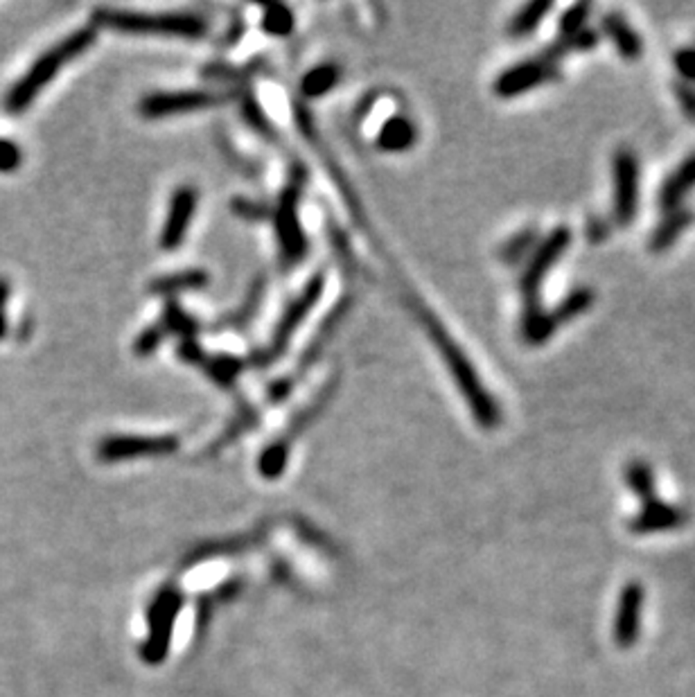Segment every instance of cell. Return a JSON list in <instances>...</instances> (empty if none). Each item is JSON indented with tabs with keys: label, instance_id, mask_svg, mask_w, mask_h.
I'll use <instances>...</instances> for the list:
<instances>
[{
	"label": "cell",
	"instance_id": "obj_25",
	"mask_svg": "<svg viewBox=\"0 0 695 697\" xmlns=\"http://www.w3.org/2000/svg\"><path fill=\"white\" fill-rule=\"evenodd\" d=\"M339 80V68L334 64H323V66L314 68L312 73H307L305 80H303L301 90L307 98H321V95L328 93Z\"/></svg>",
	"mask_w": 695,
	"mask_h": 697
},
{
	"label": "cell",
	"instance_id": "obj_37",
	"mask_svg": "<svg viewBox=\"0 0 695 697\" xmlns=\"http://www.w3.org/2000/svg\"><path fill=\"white\" fill-rule=\"evenodd\" d=\"M610 235V226H607L605 219H601V217H592V219L588 221V237L589 242H603V239Z\"/></svg>",
	"mask_w": 695,
	"mask_h": 697
},
{
	"label": "cell",
	"instance_id": "obj_34",
	"mask_svg": "<svg viewBox=\"0 0 695 697\" xmlns=\"http://www.w3.org/2000/svg\"><path fill=\"white\" fill-rule=\"evenodd\" d=\"M167 337V332H165V328L160 323L151 325V328H147L145 332L138 337L136 341V355L145 357V355H151V352L156 350V348L160 346V341Z\"/></svg>",
	"mask_w": 695,
	"mask_h": 697
},
{
	"label": "cell",
	"instance_id": "obj_13",
	"mask_svg": "<svg viewBox=\"0 0 695 697\" xmlns=\"http://www.w3.org/2000/svg\"><path fill=\"white\" fill-rule=\"evenodd\" d=\"M194 208H197V190L190 185L179 187L174 193L172 203H169L167 221H165L163 233H160V246L165 251H174L185 242V233L193 224Z\"/></svg>",
	"mask_w": 695,
	"mask_h": 697
},
{
	"label": "cell",
	"instance_id": "obj_2",
	"mask_svg": "<svg viewBox=\"0 0 695 697\" xmlns=\"http://www.w3.org/2000/svg\"><path fill=\"white\" fill-rule=\"evenodd\" d=\"M95 43V30L93 28H82L77 32L68 34L64 41H59L56 46H52L50 50L43 52L37 61H34L30 71L16 82L10 89L5 98V107L12 116H19L25 108L32 104V99L50 84L56 77V73L62 71L66 64H71L73 59L82 55L84 50H89Z\"/></svg>",
	"mask_w": 695,
	"mask_h": 697
},
{
	"label": "cell",
	"instance_id": "obj_23",
	"mask_svg": "<svg viewBox=\"0 0 695 697\" xmlns=\"http://www.w3.org/2000/svg\"><path fill=\"white\" fill-rule=\"evenodd\" d=\"M551 7L553 5H551L549 0H536V3H528V5L521 7V10L515 14V19L511 21V25H508L511 37L519 39L524 37V34L533 32V30L542 23V19L549 14Z\"/></svg>",
	"mask_w": 695,
	"mask_h": 697
},
{
	"label": "cell",
	"instance_id": "obj_15",
	"mask_svg": "<svg viewBox=\"0 0 695 697\" xmlns=\"http://www.w3.org/2000/svg\"><path fill=\"white\" fill-rule=\"evenodd\" d=\"M179 355L184 357L188 364H194L199 366V368H203V373H206L212 382H217L219 386H233V382H236V377L242 370L240 359H236V357H226V355H219V357L206 355V352H203L193 339L181 343Z\"/></svg>",
	"mask_w": 695,
	"mask_h": 697
},
{
	"label": "cell",
	"instance_id": "obj_6",
	"mask_svg": "<svg viewBox=\"0 0 695 697\" xmlns=\"http://www.w3.org/2000/svg\"><path fill=\"white\" fill-rule=\"evenodd\" d=\"M614 174V221L630 226L639 211V159L632 150L623 147L612 160Z\"/></svg>",
	"mask_w": 695,
	"mask_h": 697
},
{
	"label": "cell",
	"instance_id": "obj_36",
	"mask_svg": "<svg viewBox=\"0 0 695 697\" xmlns=\"http://www.w3.org/2000/svg\"><path fill=\"white\" fill-rule=\"evenodd\" d=\"M677 99H680V104H682V108H684L686 116L693 117L695 120V89L693 86L677 84Z\"/></svg>",
	"mask_w": 695,
	"mask_h": 697
},
{
	"label": "cell",
	"instance_id": "obj_32",
	"mask_svg": "<svg viewBox=\"0 0 695 697\" xmlns=\"http://www.w3.org/2000/svg\"><path fill=\"white\" fill-rule=\"evenodd\" d=\"M23 160V151L10 138H0V174L16 172Z\"/></svg>",
	"mask_w": 695,
	"mask_h": 697
},
{
	"label": "cell",
	"instance_id": "obj_14",
	"mask_svg": "<svg viewBox=\"0 0 695 697\" xmlns=\"http://www.w3.org/2000/svg\"><path fill=\"white\" fill-rule=\"evenodd\" d=\"M689 521V512L680 505H668L664 501H653V503L641 505V512L632 517L628 529L637 535L664 533V530H675Z\"/></svg>",
	"mask_w": 695,
	"mask_h": 697
},
{
	"label": "cell",
	"instance_id": "obj_40",
	"mask_svg": "<svg viewBox=\"0 0 695 697\" xmlns=\"http://www.w3.org/2000/svg\"><path fill=\"white\" fill-rule=\"evenodd\" d=\"M12 285L7 278H0V307H7V300H10Z\"/></svg>",
	"mask_w": 695,
	"mask_h": 697
},
{
	"label": "cell",
	"instance_id": "obj_9",
	"mask_svg": "<svg viewBox=\"0 0 695 697\" xmlns=\"http://www.w3.org/2000/svg\"><path fill=\"white\" fill-rule=\"evenodd\" d=\"M181 607V594L176 589H165L156 596V600L150 607V627L151 634L147 643L142 646V657L150 664H159L165 655H167L169 634H172L174 618L179 614Z\"/></svg>",
	"mask_w": 695,
	"mask_h": 697
},
{
	"label": "cell",
	"instance_id": "obj_31",
	"mask_svg": "<svg viewBox=\"0 0 695 697\" xmlns=\"http://www.w3.org/2000/svg\"><path fill=\"white\" fill-rule=\"evenodd\" d=\"M589 10H592L589 3H578V5L569 7L562 14V19H560V32H562V37H573V34H578L580 30H585V21H588Z\"/></svg>",
	"mask_w": 695,
	"mask_h": 697
},
{
	"label": "cell",
	"instance_id": "obj_1",
	"mask_svg": "<svg viewBox=\"0 0 695 697\" xmlns=\"http://www.w3.org/2000/svg\"><path fill=\"white\" fill-rule=\"evenodd\" d=\"M411 305H414L416 316L420 319V323L425 325L427 334L432 337L433 346H436L438 352H441L445 366L450 368L460 395L466 398L468 407H470V411L475 413V420L479 422L484 429H494V426L502 422V409H499V404L494 402L493 395L485 391V386L481 384V377L475 370V366H472V361L468 359L466 352L460 350L459 343L445 332L441 321H438L423 303L411 300Z\"/></svg>",
	"mask_w": 695,
	"mask_h": 697
},
{
	"label": "cell",
	"instance_id": "obj_30",
	"mask_svg": "<svg viewBox=\"0 0 695 697\" xmlns=\"http://www.w3.org/2000/svg\"><path fill=\"white\" fill-rule=\"evenodd\" d=\"M533 244H536V230L533 228L521 230V233H517L515 237H511L506 244H503L502 260L503 262H517V260H521L528 251H531Z\"/></svg>",
	"mask_w": 695,
	"mask_h": 697
},
{
	"label": "cell",
	"instance_id": "obj_33",
	"mask_svg": "<svg viewBox=\"0 0 695 697\" xmlns=\"http://www.w3.org/2000/svg\"><path fill=\"white\" fill-rule=\"evenodd\" d=\"M253 422H255V413L253 411L240 413V416H237L236 420H233V425H230L228 429H226V434L221 435L219 440H217L215 445H212V452L221 450V447H226V445H230V443H233V440H236V438H240L242 431L249 429V426L253 425Z\"/></svg>",
	"mask_w": 695,
	"mask_h": 697
},
{
	"label": "cell",
	"instance_id": "obj_11",
	"mask_svg": "<svg viewBox=\"0 0 695 697\" xmlns=\"http://www.w3.org/2000/svg\"><path fill=\"white\" fill-rule=\"evenodd\" d=\"M224 102L219 93L212 90H184V93H154L141 102V113L145 117H169L181 113L206 111L215 104Z\"/></svg>",
	"mask_w": 695,
	"mask_h": 697
},
{
	"label": "cell",
	"instance_id": "obj_19",
	"mask_svg": "<svg viewBox=\"0 0 695 697\" xmlns=\"http://www.w3.org/2000/svg\"><path fill=\"white\" fill-rule=\"evenodd\" d=\"M416 126L411 120L402 116H395L384 122L380 136H377V147L384 151H407L416 142Z\"/></svg>",
	"mask_w": 695,
	"mask_h": 697
},
{
	"label": "cell",
	"instance_id": "obj_7",
	"mask_svg": "<svg viewBox=\"0 0 695 697\" xmlns=\"http://www.w3.org/2000/svg\"><path fill=\"white\" fill-rule=\"evenodd\" d=\"M321 294H323V276H314L307 282L305 289L301 291V296L285 309L280 323H278L276 332H273L271 337V343H269L267 350L260 355V366L271 364V361H276L278 357L287 350L294 332H296L298 325H301L303 319L310 314V309L319 303Z\"/></svg>",
	"mask_w": 695,
	"mask_h": 697
},
{
	"label": "cell",
	"instance_id": "obj_10",
	"mask_svg": "<svg viewBox=\"0 0 695 697\" xmlns=\"http://www.w3.org/2000/svg\"><path fill=\"white\" fill-rule=\"evenodd\" d=\"M558 66L551 64L546 59H531V61H521L517 66L508 68L503 71L502 75L497 77L494 82V93L503 99L517 98L521 93H528L536 86L546 84V82L558 80Z\"/></svg>",
	"mask_w": 695,
	"mask_h": 697
},
{
	"label": "cell",
	"instance_id": "obj_17",
	"mask_svg": "<svg viewBox=\"0 0 695 697\" xmlns=\"http://www.w3.org/2000/svg\"><path fill=\"white\" fill-rule=\"evenodd\" d=\"M603 28H605L607 37L612 39V43L616 46L619 55L625 61H637L644 50V43H641L639 34L634 32L632 25L623 19L621 14H607L603 19Z\"/></svg>",
	"mask_w": 695,
	"mask_h": 697
},
{
	"label": "cell",
	"instance_id": "obj_27",
	"mask_svg": "<svg viewBox=\"0 0 695 697\" xmlns=\"http://www.w3.org/2000/svg\"><path fill=\"white\" fill-rule=\"evenodd\" d=\"M287 459H289V445H285L282 440L269 445L260 456V474L264 478H278L285 469Z\"/></svg>",
	"mask_w": 695,
	"mask_h": 697
},
{
	"label": "cell",
	"instance_id": "obj_22",
	"mask_svg": "<svg viewBox=\"0 0 695 697\" xmlns=\"http://www.w3.org/2000/svg\"><path fill=\"white\" fill-rule=\"evenodd\" d=\"M625 483L630 490L639 496L641 505L657 501V492H655V474L648 463L644 460H632L625 468Z\"/></svg>",
	"mask_w": 695,
	"mask_h": 697
},
{
	"label": "cell",
	"instance_id": "obj_38",
	"mask_svg": "<svg viewBox=\"0 0 695 697\" xmlns=\"http://www.w3.org/2000/svg\"><path fill=\"white\" fill-rule=\"evenodd\" d=\"M233 208H236L242 217H246V219H262L264 217V208L253 202H246V199H237V202L233 203Z\"/></svg>",
	"mask_w": 695,
	"mask_h": 697
},
{
	"label": "cell",
	"instance_id": "obj_16",
	"mask_svg": "<svg viewBox=\"0 0 695 697\" xmlns=\"http://www.w3.org/2000/svg\"><path fill=\"white\" fill-rule=\"evenodd\" d=\"M693 187H695V154H691L682 160L680 168H677L662 185V190H659V206H662L666 212L675 211Z\"/></svg>",
	"mask_w": 695,
	"mask_h": 697
},
{
	"label": "cell",
	"instance_id": "obj_29",
	"mask_svg": "<svg viewBox=\"0 0 695 697\" xmlns=\"http://www.w3.org/2000/svg\"><path fill=\"white\" fill-rule=\"evenodd\" d=\"M160 325H163L165 332L167 334L176 332V334H181L185 341H188V339L193 337L194 332H197V323L190 319L184 309L176 307V305H169V307L165 309V316H163V321H160Z\"/></svg>",
	"mask_w": 695,
	"mask_h": 697
},
{
	"label": "cell",
	"instance_id": "obj_12",
	"mask_svg": "<svg viewBox=\"0 0 695 697\" xmlns=\"http://www.w3.org/2000/svg\"><path fill=\"white\" fill-rule=\"evenodd\" d=\"M644 587L641 582H630L623 587L614 618V643L619 648H630L639 639L641 609H644Z\"/></svg>",
	"mask_w": 695,
	"mask_h": 697
},
{
	"label": "cell",
	"instance_id": "obj_8",
	"mask_svg": "<svg viewBox=\"0 0 695 697\" xmlns=\"http://www.w3.org/2000/svg\"><path fill=\"white\" fill-rule=\"evenodd\" d=\"M179 447L174 435H108L98 445V459L104 463L145 459V456H167Z\"/></svg>",
	"mask_w": 695,
	"mask_h": 697
},
{
	"label": "cell",
	"instance_id": "obj_20",
	"mask_svg": "<svg viewBox=\"0 0 695 697\" xmlns=\"http://www.w3.org/2000/svg\"><path fill=\"white\" fill-rule=\"evenodd\" d=\"M210 282L208 273L203 269H190V271H179L172 273V276L156 278L151 282V291L160 296H172L181 294V291H197Z\"/></svg>",
	"mask_w": 695,
	"mask_h": 697
},
{
	"label": "cell",
	"instance_id": "obj_35",
	"mask_svg": "<svg viewBox=\"0 0 695 697\" xmlns=\"http://www.w3.org/2000/svg\"><path fill=\"white\" fill-rule=\"evenodd\" d=\"M675 66L689 82H695V50H680L675 56Z\"/></svg>",
	"mask_w": 695,
	"mask_h": 697
},
{
	"label": "cell",
	"instance_id": "obj_28",
	"mask_svg": "<svg viewBox=\"0 0 695 697\" xmlns=\"http://www.w3.org/2000/svg\"><path fill=\"white\" fill-rule=\"evenodd\" d=\"M262 28L273 37H287L294 30V14L285 5H273L264 10Z\"/></svg>",
	"mask_w": 695,
	"mask_h": 697
},
{
	"label": "cell",
	"instance_id": "obj_5",
	"mask_svg": "<svg viewBox=\"0 0 695 697\" xmlns=\"http://www.w3.org/2000/svg\"><path fill=\"white\" fill-rule=\"evenodd\" d=\"M303 181H305V174H303L301 169H296L294 176L289 178V185L285 187V193L278 199L276 215H273L278 242H280L282 248V258L292 264L303 260V255H305L307 251V239L305 235H303L301 221H298V199H301Z\"/></svg>",
	"mask_w": 695,
	"mask_h": 697
},
{
	"label": "cell",
	"instance_id": "obj_26",
	"mask_svg": "<svg viewBox=\"0 0 695 697\" xmlns=\"http://www.w3.org/2000/svg\"><path fill=\"white\" fill-rule=\"evenodd\" d=\"M262 294H264V282L258 280L253 287H251L249 298H246L245 303H242V307L237 309V312L230 314V316H226V319H224L226 328H245V325L249 323L251 319H253L255 312H258L260 300H262Z\"/></svg>",
	"mask_w": 695,
	"mask_h": 697
},
{
	"label": "cell",
	"instance_id": "obj_21",
	"mask_svg": "<svg viewBox=\"0 0 695 697\" xmlns=\"http://www.w3.org/2000/svg\"><path fill=\"white\" fill-rule=\"evenodd\" d=\"M594 298H596V296H594L592 289H588V287H578V289H573L571 294H567V298L560 300V305L553 309V312H549L551 319H553V323L560 328L562 323H569V321L578 319L580 314L588 312V309L594 305Z\"/></svg>",
	"mask_w": 695,
	"mask_h": 697
},
{
	"label": "cell",
	"instance_id": "obj_39",
	"mask_svg": "<svg viewBox=\"0 0 695 697\" xmlns=\"http://www.w3.org/2000/svg\"><path fill=\"white\" fill-rule=\"evenodd\" d=\"M245 116L249 117V122H251V125L255 126V129H258V132L267 133V136H269L267 122H264L262 113H260V107H258V104H253V102H246V107H245Z\"/></svg>",
	"mask_w": 695,
	"mask_h": 697
},
{
	"label": "cell",
	"instance_id": "obj_41",
	"mask_svg": "<svg viewBox=\"0 0 695 697\" xmlns=\"http://www.w3.org/2000/svg\"><path fill=\"white\" fill-rule=\"evenodd\" d=\"M7 334V314H5V307H0V339L5 337Z\"/></svg>",
	"mask_w": 695,
	"mask_h": 697
},
{
	"label": "cell",
	"instance_id": "obj_18",
	"mask_svg": "<svg viewBox=\"0 0 695 697\" xmlns=\"http://www.w3.org/2000/svg\"><path fill=\"white\" fill-rule=\"evenodd\" d=\"M691 221H693V215H691L689 211H680V208H675V211L666 212V217L659 221L657 228H655L653 235H650V244H648L650 251L664 253L666 248H671L673 244L680 239V235L689 228Z\"/></svg>",
	"mask_w": 695,
	"mask_h": 697
},
{
	"label": "cell",
	"instance_id": "obj_4",
	"mask_svg": "<svg viewBox=\"0 0 695 697\" xmlns=\"http://www.w3.org/2000/svg\"><path fill=\"white\" fill-rule=\"evenodd\" d=\"M571 244V230L567 226H558L546 235L545 242L536 248V253L528 260L527 269L521 273V296H524V312H536L540 309V285L551 271L555 262L564 255V251Z\"/></svg>",
	"mask_w": 695,
	"mask_h": 697
},
{
	"label": "cell",
	"instance_id": "obj_24",
	"mask_svg": "<svg viewBox=\"0 0 695 697\" xmlns=\"http://www.w3.org/2000/svg\"><path fill=\"white\" fill-rule=\"evenodd\" d=\"M348 307H350V298L341 300V303H339L337 307H334L332 312H330V316H328V319H325V323L321 325V330L314 334V339H312L310 348H307L305 357H303V366L312 364V359H314V357L319 355L321 350H323V346L330 341V337H332V334H334V330L339 328L341 319H343V316H346Z\"/></svg>",
	"mask_w": 695,
	"mask_h": 697
},
{
	"label": "cell",
	"instance_id": "obj_3",
	"mask_svg": "<svg viewBox=\"0 0 695 697\" xmlns=\"http://www.w3.org/2000/svg\"><path fill=\"white\" fill-rule=\"evenodd\" d=\"M95 25L132 34H172V37L199 39L206 34V23L194 14H136V12L98 10Z\"/></svg>",
	"mask_w": 695,
	"mask_h": 697
}]
</instances>
